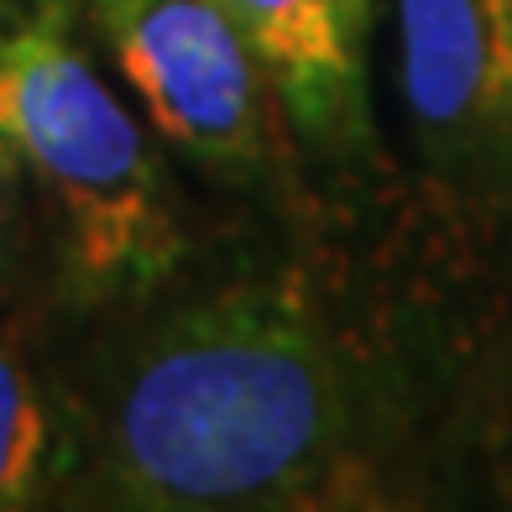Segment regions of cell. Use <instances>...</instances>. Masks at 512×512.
<instances>
[{"instance_id": "52a82bcc", "label": "cell", "mask_w": 512, "mask_h": 512, "mask_svg": "<svg viewBox=\"0 0 512 512\" xmlns=\"http://www.w3.org/2000/svg\"><path fill=\"white\" fill-rule=\"evenodd\" d=\"M21 189H27V162H21L11 136L0 131V293H6L21 251Z\"/></svg>"}, {"instance_id": "5b68a950", "label": "cell", "mask_w": 512, "mask_h": 512, "mask_svg": "<svg viewBox=\"0 0 512 512\" xmlns=\"http://www.w3.org/2000/svg\"><path fill=\"white\" fill-rule=\"evenodd\" d=\"M304 142L340 152L366 136L371 0H220Z\"/></svg>"}, {"instance_id": "7a4b0ae2", "label": "cell", "mask_w": 512, "mask_h": 512, "mask_svg": "<svg viewBox=\"0 0 512 512\" xmlns=\"http://www.w3.org/2000/svg\"><path fill=\"white\" fill-rule=\"evenodd\" d=\"M0 131L48 194L68 298L121 304L178 272L189 241L168 168L58 16L0 37Z\"/></svg>"}, {"instance_id": "6da1fadb", "label": "cell", "mask_w": 512, "mask_h": 512, "mask_svg": "<svg viewBox=\"0 0 512 512\" xmlns=\"http://www.w3.org/2000/svg\"><path fill=\"white\" fill-rule=\"evenodd\" d=\"M377 408L288 288H220L126 335L79 408V492L110 507H335L377 471Z\"/></svg>"}, {"instance_id": "277c9868", "label": "cell", "mask_w": 512, "mask_h": 512, "mask_svg": "<svg viewBox=\"0 0 512 512\" xmlns=\"http://www.w3.org/2000/svg\"><path fill=\"white\" fill-rule=\"evenodd\" d=\"M403 100L450 183L512 199V0H392Z\"/></svg>"}, {"instance_id": "8992f818", "label": "cell", "mask_w": 512, "mask_h": 512, "mask_svg": "<svg viewBox=\"0 0 512 512\" xmlns=\"http://www.w3.org/2000/svg\"><path fill=\"white\" fill-rule=\"evenodd\" d=\"M53 460V424L48 403L21 356L16 335L0 324V512L37 502L42 471Z\"/></svg>"}, {"instance_id": "3957f363", "label": "cell", "mask_w": 512, "mask_h": 512, "mask_svg": "<svg viewBox=\"0 0 512 512\" xmlns=\"http://www.w3.org/2000/svg\"><path fill=\"white\" fill-rule=\"evenodd\" d=\"M89 21L173 147L225 178L267 168L277 95L220 0H89Z\"/></svg>"}]
</instances>
